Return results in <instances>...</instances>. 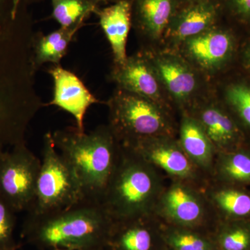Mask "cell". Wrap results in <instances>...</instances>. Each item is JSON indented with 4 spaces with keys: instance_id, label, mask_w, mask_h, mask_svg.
<instances>
[{
    "instance_id": "1",
    "label": "cell",
    "mask_w": 250,
    "mask_h": 250,
    "mask_svg": "<svg viewBox=\"0 0 250 250\" xmlns=\"http://www.w3.org/2000/svg\"><path fill=\"white\" fill-rule=\"evenodd\" d=\"M27 0H0V152L26 142L45 106L36 88L34 22Z\"/></svg>"
},
{
    "instance_id": "2",
    "label": "cell",
    "mask_w": 250,
    "mask_h": 250,
    "mask_svg": "<svg viewBox=\"0 0 250 250\" xmlns=\"http://www.w3.org/2000/svg\"><path fill=\"white\" fill-rule=\"evenodd\" d=\"M113 224L100 200L85 197L62 209L27 213L21 237L41 250H96L106 248Z\"/></svg>"
},
{
    "instance_id": "3",
    "label": "cell",
    "mask_w": 250,
    "mask_h": 250,
    "mask_svg": "<svg viewBox=\"0 0 250 250\" xmlns=\"http://www.w3.org/2000/svg\"><path fill=\"white\" fill-rule=\"evenodd\" d=\"M52 134L54 146L73 171L85 196L101 202L121 151V144L108 125H100L89 133L68 127Z\"/></svg>"
},
{
    "instance_id": "4",
    "label": "cell",
    "mask_w": 250,
    "mask_h": 250,
    "mask_svg": "<svg viewBox=\"0 0 250 250\" xmlns=\"http://www.w3.org/2000/svg\"><path fill=\"white\" fill-rule=\"evenodd\" d=\"M166 184L165 174L121 145L101 202L113 222L154 214Z\"/></svg>"
},
{
    "instance_id": "5",
    "label": "cell",
    "mask_w": 250,
    "mask_h": 250,
    "mask_svg": "<svg viewBox=\"0 0 250 250\" xmlns=\"http://www.w3.org/2000/svg\"><path fill=\"white\" fill-rule=\"evenodd\" d=\"M108 126L121 146L129 147L148 138L177 137L169 107L118 88L106 103Z\"/></svg>"
},
{
    "instance_id": "6",
    "label": "cell",
    "mask_w": 250,
    "mask_h": 250,
    "mask_svg": "<svg viewBox=\"0 0 250 250\" xmlns=\"http://www.w3.org/2000/svg\"><path fill=\"white\" fill-rule=\"evenodd\" d=\"M85 197L73 171L54 146L52 132L46 133L35 197L27 213L39 215L62 209Z\"/></svg>"
},
{
    "instance_id": "7",
    "label": "cell",
    "mask_w": 250,
    "mask_h": 250,
    "mask_svg": "<svg viewBox=\"0 0 250 250\" xmlns=\"http://www.w3.org/2000/svg\"><path fill=\"white\" fill-rule=\"evenodd\" d=\"M169 179L154 214L163 223L211 232L217 220L204 192L205 185Z\"/></svg>"
},
{
    "instance_id": "8",
    "label": "cell",
    "mask_w": 250,
    "mask_h": 250,
    "mask_svg": "<svg viewBox=\"0 0 250 250\" xmlns=\"http://www.w3.org/2000/svg\"><path fill=\"white\" fill-rule=\"evenodd\" d=\"M41 167L26 142L0 152V198L15 213L27 211L32 205Z\"/></svg>"
},
{
    "instance_id": "9",
    "label": "cell",
    "mask_w": 250,
    "mask_h": 250,
    "mask_svg": "<svg viewBox=\"0 0 250 250\" xmlns=\"http://www.w3.org/2000/svg\"><path fill=\"white\" fill-rule=\"evenodd\" d=\"M125 147L132 150L168 179L187 181L202 186L209 179L190 160L175 136L148 138Z\"/></svg>"
},
{
    "instance_id": "10",
    "label": "cell",
    "mask_w": 250,
    "mask_h": 250,
    "mask_svg": "<svg viewBox=\"0 0 250 250\" xmlns=\"http://www.w3.org/2000/svg\"><path fill=\"white\" fill-rule=\"evenodd\" d=\"M179 54L197 71L214 75L228 66L237 48L234 34L217 25L179 45Z\"/></svg>"
},
{
    "instance_id": "11",
    "label": "cell",
    "mask_w": 250,
    "mask_h": 250,
    "mask_svg": "<svg viewBox=\"0 0 250 250\" xmlns=\"http://www.w3.org/2000/svg\"><path fill=\"white\" fill-rule=\"evenodd\" d=\"M147 54L166 93L182 113L188 111L198 103V71L177 52L162 51Z\"/></svg>"
},
{
    "instance_id": "12",
    "label": "cell",
    "mask_w": 250,
    "mask_h": 250,
    "mask_svg": "<svg viewBox=\"0 0 250 250\" xmlns=\"http://www.w3.org/2000/svg\"><path fill=\"white\" fill-rule=\"evenodd\" d=\"M187 113L200 123L217 153L248 147L244 131L225 105L198 102Z\"/></svg>"
},
{
    "instance_id": "13",
    "label": "cell",
    "mask_w": 250,
    "mask_h": 250,
    "mask_svg": "<svg viewBox=\"0 0 250 250\" xmlns=\"http://www.w3.org/2000/svg\"><path fill=\"white\" fill-rule=\"evenodd\" d=\"M109 77L118 88L169 107L165 90L147 52L127 57L124 63L113 66Z\"/></svg>"
},
{
    "instance_id": "14",
    "label": "cell",
    "mask_w": 250,
    "mask_h": 250,
    "mask_svg": "<svg viewBox=\"0 0 250 250\" xmlns=\"http://www.w3.org/2000/svg\"><path fill=\"white\" fill-rule=\"evenodd\" d=\"M222 11L219 0H197L180 6L163 39L179 47L187 39L217 25Z\"/></svg>"
},
{
    "instance_id": "15",
    "label": "cell",
    "mask_w": 250,
    "mask_h": 250,
    "mask_svg": "<svg viewBox=\"0 0 250 250\" xmlns=\"http://www.w3.org/2000/svg\"><path fill=\"white\" fill-rule=\"evenodd\" d=\"M48 72L54 83L53 98L49 104L70 113L80 131H84V118L88 108L100 101L73 72L61 65H53Z\"/></svg>"
},
{
    "instance_id": "16",
    "label": "cell",
    "mask_w": 250,
    "mask_h": 250,
    "mask_svg": "<svg viewBox=\"0 0 250 250\" xmlns=\"http://www.w3.org/2000/svg\"><path fill=\"white\" fill-rule=\"evenodd\" d=\"M164 246L161 221L152 214L113 222L106 248L108 250H161Z\"/></svg>"
},
{
    "instance_id": "17",
    "label": "cell",
    "mask_w": 250,
    "mask_h": 250,
    "mask_svg": "<svg viewBox=\"0 0 250 250\" xmlns=\"http://www.w3.org/2000/svg\"><path fill=\"white\" fill-rule=\"evenodd\" d=\"M132 27L143 39L150 42L164 39L176 11L177 0H130Z\"/></svg>"
},
{
    "instance_id": "18",
    "label": "cell",
    "mask_w": 250,
    "mask_h": 250,
    "mask_svg": "<svg viewBox=\"0 0 250 250\" xmlns=\"http://www.w3.org/2000/svg\"><path fill=\"white\" fill-rule=\"evenodd\" d=\"M108 43L111 46L114 65L124 63L126 55V43L131 22L130 0H120L95 11Z\"/></svg>"
},
{
    "instance_id": "19",
    "label": "cell",
    "mask_w": 250,
    "mask_h": 250,
    "mask_svg": "<svg viewBox=\"0 0 250 250\" xmlns=\"http://www.w3.org/2000/svg\"><path fill=\"white\" fill-rule=\"evenodd\" d=\"M203 190L217 221L250 220V192L246 188L208 179Z\"/></svg>"
},
{
    "instance_id": "20",
    "label": "cell",
    "mask_w": 250,
    "mask_h": 250,
    "mask_svg": "<svg viewBox=\"0 0 250 250\" xmlns=\"http://www.w3.org/2000/svg\"><path fill=\"white\" fill-rule=\"evenodd\" d=\"M177 138L190 160L210 179L216 150L200 123L187 112L182 113Z\"/></svg>"
},
{
    "instance_id": "21",
    "label": "cell",
    "mask_w": 250,
    "mask_h": 250,
    "mask_svg": "<svg viewBox=\"0 0 250 250\" xmlns=\"http://www.w3.org/2000/svg\"><path fill=\"white\" fill-rule=\"evenodd\" d=\"M80 28L60 27L48 34L35 33L32 41V61L36 71L47 62L60 65L74 36Z\"/></svg>"
},
{
    "instance_id": "22",
    "label": "cell",
    "mask_w": 250,
    "mask_h": 250,
    "mask_svg": "<svg viewBox=\"0 0 250 250\" xmlns=\"http://www.w3.org/2000/svg\"><path fill=\"white\" fill-rule=\"evenodd\" d=\"M228 185L250 187V149L217 153L210 178Z\"/></svg>"
},
{
    "instance_id": "23",
    "label": "cell",
    "mask_w": 250,
    "mask_h": 250,
    "mask_svg": "<svg viewBox=\"0 0 250 250\" xmlns=\"http://www.w3.org/2000/svg\"><path fill=\"white\" fill-rule=\"evenodd\" d=\"M163 242L171 250H218L209 231L181 228L161 222Z\"/></svg>"
},
{
    "instance_id": "24",
    "label": "cell",
    "mask_w": 250,
    "mask_h": 250,
    "mask_svg": "<svg viewBox=\"0 0 250 250\" xmlns=\"http://www.w3.org/2000/svg\"><path fill=\"white\" fill-rule=\"evenodd\" d=\"M223 96L224 105L246 136H250V80H236L228 83Z\"/></svg>"
},
{
    "instance_id": "25",
    "label": "cell",
    "mask_w": 250,
    "mask_h": 250,
    "mask_svg": "<svg viewBox=\"0 0 250 250\" xmlns=\"http://www.w3.org/2000/svg\"><path fill=\"white\" fill-rule=\"evenodd\" d=\"M211 234L218 250H250V220H218Z\"/></svg>"
},
{
    "instance_id": "26",
    "label": "cell",
    "mask_w": 250,
    "mask_h": 250,
    "mask_svg": "<svg viewBox=\"0 0 250 250\" xmlns=\"http://www.w3.org/2000/svg\"><path fill=\"white\" fill-rule=\"evenodd\" d=\"M52 18L61 27H81L97 7L91 0H50Z\"/></svg>"
},
{
    "instance_id": "27",
    "label": "cell",
    "mask_w": 250,
    "mask_h": 250,
    "mask_svg": "<svg viewBox=\"0 0 250 250\" xmlns=\"http://www.w3.org/2000/svg\"><path fill=\"white\" fill-rule=\"evenodd\" d=\"M16 213L0 198V250H18L14 238Z\"/></svg>"
},
{
    "instance_id": "28",
    "label": "cell",
    "mask_w": 250,
    "mask_h": 250,
    "mask_svg": "<svg viewBox=\"0 0 250 250\" xmlns=\"http://www.w3.org/2000/svg\"><path fill=\"white\" fill-rule=\"evenodd\" d=\"M222 10L243 25L250 27V0H219Z\"/></svg>"
},
{
    "instance_id": "29",
    "label": "cell",
    "mask_w": 250,
    "mask_h": 250,
    "mask_svg": "<svg viewBox=\"0 0 250 250\" xmlns=\"http://www.w3.org/2000/svg\"><path fill=\"white\" fill-rule=\"evenodd\" d=\"M241 61L245 69L250 74V40L245 44L242 49Z\"/></svg>"
},
{
    "instance_id": "30",
    "label": "cell",
    "mask_w": 250,
    "mask_h": 250,
    "mask_svg": "<svg viewBox=\"0 0 250 250\" xmlns=\"http://www.w3.org/2000/svg\"><path fill=\"white\" fill-rule=\"evenodd\" d=\"M91 1L97 7H100L101 5L113 4V3H116L117 1H120V0H91Z\"/></svg>"
},
{
    "instance_id": "31",
    "label": "cell",
    "mask_w": 250,
    "mask_h": 250,
    "mask_svg": "<svg viewBox=\"0 0 250 250\" xmlns=\"http://www.w3.org/2000/svg\"><path fill=\"white\" fill-rule=\"evenodd\" d=\"M178 1L179 7L184 5L189 4V3L192 2V1H197V0H177Z\"/></svg>"
},
{
    "instance_id": "32",
    "label": "cell",
    "mask_w": 250,
    "mask_h": 250,
    "mask_svg": "<svg viewBox=\"0 0 250 250\" xmlns=\"http://www.w3.org/2000/svg\"><path fill=\"white\" fill-rule=\"evenodd\" d=\"M28 2L29 3V4H32V3L34 2H38V1H40L41 0H27Z\"/></svg>"
},
{
    "instance_id": "33",
    "label": "cell",
    "mask_w": 250,
    "mask_h": 250,
    "mask_svg": "<svg viewBox=\"0 0 250 250\" xmlns=\"http://www.w3.org/2000/svg\"><path fill=\"white\" fill-rule=\"evenodd\" d=\"M161 250H171L169 249L168 248H167V247H166L165 246V245H164V247H163V248H161Z\"/></svg>"
},
{
    "instance_id": "34",
    "label": "cell",
    "mask_w": 250,
    "mask_h": 250,
    "mask_svg": "<svg viewBox=\"0 0 250 250\" xmlns=\"http://www.w3.org/2000/svg\"><path fill=\"white\" fill-rule=\"evenodd\" d=\"M52 250H70L64 249V248H55V249H53Z\"/></svg>"
},
{
    "instance_id": "35",
    "label": "cell",
    "mask_w": 250,
    "mask_h": 250,
    "mask_svg": "<svg viewBox=\"0 0 250 250\" xmlns=\"http://www.w3.org/2000/svg\"><path fill=\"white\" fill-rule=\"evenodd\" d=\"M108 250L107 249V248H102V249H99V250Z\"/></svg>"
}]
</instances>
